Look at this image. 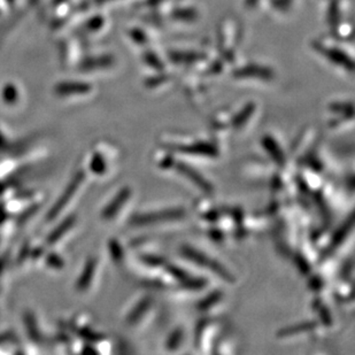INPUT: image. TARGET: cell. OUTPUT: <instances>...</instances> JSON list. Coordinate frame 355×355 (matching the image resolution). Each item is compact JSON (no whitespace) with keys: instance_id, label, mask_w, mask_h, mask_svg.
<instances>
[{"instance_id":"6da1fadb","label":"cell","mask_w":355,"mask_h":355,"mask_svg":"<svg viewBox=\"0 0 355 355\" xmlns=\"http://www.w3.org/2000/svg\"><path fill=\"white\" fill-rule=\"evenodd\" d=\"M312 49L318 55L327 61L330 66L353 74L354 54L353 47L347 45V40L334 37H321L313 40Z\"/></svg>"},{"instance_id":"7a4b0ae2","label":"cell","mask_w":355,"mask_h":355,"mask_svg":"<svg viewBox=\"0 0 355 355\" xmlns=\"http://www.w3.org/2000/svg\"><path fill=\"white\" fill-rule=\"evenodd\" d=\"M241 24L232 17L225 19L218 28V53L223 64H234L237 61V53L241 46Z\"/></svg>"},{"instance_id":"3957f363","label":"cell","mask_w":355,"mask_h":355,"mask_svg":"<svg viewBox=\"0 0 355 355\" xmlns=\"http://www.w3.org/2000/svg\"><path fill=\"white\" fill-rule=\"evenodd\" d=\"M232 76L236 80H261V82H272L275 78V73L270 66L257 61L246 62L232 71Z\"/></svg>"},{"instance_id":"277c9868","label":"cell","mask_w":355,"mask_h":355,"mask_svg":"<svg viewBox=\"0 0 355 355\" xmlns=\"http://www.w3.org/2000/svg\"><path fill=\"white\" fill-rule=\"evenodd\" d=\"M182 254L189 260L196 262L197 265L205 267V268L211 269V272L223 278L225 281H234V277L230 275V272L223 266L220 265L218 261H215L213 259L208 258L207 255L197 251L196 248L184 246V248H182Z\"/></svg>"},{"instance_id":"5b68a950","label":"cell","mask_w":355,"mask_h":355,"mask_svg":"<svg viewBox=\"0 0 355 355\" xmlns=\"http://www.w3.org/2000/svg\"><path fill=\"white\" fill-rule=\"evenodd\" d=\"M168 13L171 14L169 17L175 24H195L200 17L198 7L183 0H174Z\"/></svg>"},{"instance_id":"8992f818","label":"cell","mask_w":355,"mask_h":355,"mask_svg":"<svg viewBox=\"0 0 355 355\" xmlns=\"http://www.w3.org/2000/svg\"><path fill=\"white\" fill-rule=\"evenodd\" d=\"M185 216L184 209L182 208H173L164 211H153L148 214L137 215L132 218V223L136 225H151L158 222L175 221Z\"/></svg>"},{"instance_id":"52a82bcc","label":"cell","mask_w":355,"mask_h":355,"mask_svg":"<svg viewBox=\"0 0 355 355\" xmlns=\"http://www.w3.org/2000/svg\"><path fill=\"white\" fill-rule=\"evenodd\" d=\"M84 181L83 171H78V174L75 175L71 183L68 184L67 188L64 189V193L60 196L59 200L55 202L53 207L51 208V211L47 214V220L52 221L54 218H57L58 215L60 214V211H64V207L67 206L71 198L74 197L75 193L80 188L82 182Z\"/></svg>"},{"instance_id":"ba28073f","label":"cell","mask_w":355,"mask_h":355,"mask_svg":"<svg viewBox=\"0 0 355 355\" xmlns=\"http://www.w3.org/2000/svg\"><path fill=\"white\" fill-rule=\"evenodd\" d=\"M131 190L129 188L121 189L118 195L115 196L114 199L104 208V211H101V216L105 220H112L115 215L118 214L121 211V208L127 202L128 199L130 198Z\"/></svg>"},{"instance_id":"9c48e42d","label":"cell","mask_w":355,"mask_h":355,"mask_svg":"<svg viewBox=\"0 0 355 355\" xmlns=\"http://www.w3.org/2000/svg\"><path fill=\"white\" fill-rule=\"evenodd\" d=\"M178 171L181 174L184 175L185 178H189L193 184L197 185L198 188H200L202 191L206 192V193L213 192V187H211V183L188 164H182V162L178 164Z\"/></svg>"},{"instance_id":"30bf717a","label":"cell","mask_w":355,"mask_h":355,"mask_svg":"<svg viewBox=\"0 0 355 355\" xmlns=\"http://www.w3.org/2000/svg\"><path fill=\"white\" fill-rule=\"evenodd\" d=\"M181 151L188 155H204V157H211L216 158L218 155V148L214 145L208 144V143H197V144L188 145V146H181Z\"/></svg>"},{"instance_id":"8fae6325","label":"cell","mask_w":355,"mask_h":355,"mask_svg":"<svg viewBox=\"0 0 355 355\" xmlns=\"http://www.w3.org/2000/svg\"><path fill=\"white\" fill-rule=\"evenodd\" d=\"M96 267H97L96 260L94 259H89L87 263H85L83 272H82L78 282H76V288H78V291H85L90 286L92 279H94Z\"/></svg>"},{"instance_id":"7c38bea8","label":"cell","mask_w":355,"mask_h":355,"mask_svg":"<svg viewBox=\"0 0 355 355\" xmlns=\"http://www.w3.org/2000/svg\"><path fill=\"white\" fill-rule=\"evenodd\" d=\"M131 37L135 43L144 46V49L151 46L155 40V34H152L151 31L146 27L135 28L134 31H131Z\"/></svg>"},{"instance_id":"4fadbf2b","label":"cell","mask_w":355,"mask_h":355,"mask_svg":"<svg viewBox=\"0 0 355 355\" xmlns=\"http://www.w3.org/2000/svg\"><path fill=\"white\" fill-rule=\"evenodd\" d=\"M262 145L279 166L284 164V155H283V151H282L279 145L277 144V141L274 138L270 137V136H266L262 139Z\"/></svg>"},{"instance_id":"5bb4252c","label":"cell","mask_w":355,"mask_h":355,"mask_svg":"<svg viewBox=\"0 0 355 355\" xmlns=\"http://www.w3.org/2000/svg\"><path fill=\"white\" fill-rule=\"evenodd\" d=\"M318 323L316 322H304L300 324L292 325V327H288V328L283 329L281 331L278 332V337H290V336L298 335L300 332L311 331L316 328Z\"/></svg>"},{"instance_id":"9a60e30c","label":"cell","mask_w":355,"mask_h":355,"mask_svg":"<svg viewBox=\"0 0 355 355\" xmlns=\"http://www.w3.org/2000/svg\"><path fill=\"white\" fill-rule=\"evenodd\" d=\"M255 110H257V105L254 103H248V104L245 105L243 110L232 120V127H243L251 119L252 115L254 114Z\"/></svg>"},{"instance_id":"2e32d148","label":"cell","mask_w":355,"mask_h":355,"mask_svg":"<svg viewBox=\"0 0 355 355\" xmlns=\"http://www.w3.org/2000/svg\"><path fill=\"white\" fill-rule=\"evenodd\" d=\"M74 221V216L66 218L60 225H58V228L54 229L53 232H51L50 235H49V238H47V241L51 243V244H53L55 241H59V239L73 227Z\"/></svg>"},{"instance_id":"e0dca14e","label":"cell","mask_w":355,"mask_h":355,"mask_svg":"<svg viewBox=\"0 0 355 355\" xmlns=\"http://www.w3.org/2000/svg\"><path fill=\"white\" fill-rule=\"evenodd\" d=\"M150 306H151L150 298L141 299V302H138L137 306L131 311L130 314L128 316V322L129 323H136V322L139 321L141 316L148 312Z\"/></svg>"},{"instance_id":"ac0fdd59","label":"cell","mask_w":355,"mask_h":355,"mask_svg":"<svg viewBox=\"0 0 355 355\" xmlns=\"http://www.w3.org/2000/svg\"><path fill=\"white\" fill-rule=\"evenodd\" d=\"M353 225V218L352 216L349 218V221L345 222L344 225L340 227V228L337 230V232L334 234V237H332L331 244L334 248L336 246H339V244L342 243L344 239H345L346 236L349 234V230L352 229Z\"/></svg>"},{"instance_id":"d6986e66","label":"cell","mask_w":355,"mask_h":355,"mask_svg":"<svg viewBox=\"0 0 355 355\" xmlns=\"http://www.w3.org/2000/svg\"><path fill=\"white\" fill-rule=\"evenodd\" d=\"M90 169L96 175H103L106 173L107 164H106V161L99 153H96L92 157V159H91Z\"/></svg>"},{"instance_id":"ffe728a7","label":"cell","mask_w":355,"mask_h":355,"mask_svg":"<svg viewBox=\"0 0 355 355\" xmlns=\"http://www.w3.org/2000/svg\"><path fill=\"white\" fill-rule=\"evenodd\" d=\"M222 293L220 291H215L213 292V293H211V295H207L206 298L202 300V302L198 305V307L199 309H202V311H205V309H208L209 307H211V306L215 305V304H218V302H220V299H221Z\"/></svg>"},{"instance_id":"44dd1931","label":"cell","mask_w":355,"mask_h":355,"mask_svg":"<svg viewBox=\"0 0 355 355\" xmlns=\"http://www.w3.org/2000/svg\"><path fill=\"white\" fill-rule=\"evenodd\" d=\"M182 339H183V330L182 329H176L171 337L167 340V349L174 351L178 349L180 344H181Z\"/></svg>"},{"instance_id":"7402d4cb","label":"cell","mask_w":355,"mask_h":355,"mask_svg":"<svg viewBox=\"0 0 355 355\" xmlns=\"http://www.w3.org/2000/svg\"><path fill=\"white\" fill-rule=\"evenodd\" d=\"M26 322H27L28 332H29L31 338L33 339V340H35V342H37L40 337L37 325H36V321H35V318H33V316H27V318H26Z\"/></svg>"},{"instance_id":"603a6c76","label":"cell","mask_w":355,"mask_h":355,"mask_svg":"<svg viewBox=\"0 0 355 355\" xmlns=\"http://www.w3.org/2000/svg\"><path fill=\"white\" fill-rule=\"evenodd\" d=\"M183 284H184L188 288L198 290V288H204L205 285H206V279H204V278L189 277L188 279H185V281L183 282Z\"/></svg>"},{"instance_id":"cb8c5ba5","label":"cell","mask_w":355,"mask_h":355,"mask_svg":"<svg viewBox=\"0 0 355 355\" xmlns=\"http://www.w3.org/2000/svg\"><path fill=\"white\" fill-rule=\"evenodd\" d=\"M168 272H171V275L174 276L175 278H178L181 282H184L185 279H188L189 276L187 275V272L184 270H182V269L178 268V267H175V266H169L167 268Z\"/></svg>"},{"instance_id":"d4e9b609","label":"cell","mask_w":355,"mask_h":355,"mask_svg":"<svg viewBox=\"0 0 355 355\" xmlns=\"http://www.w3.org/2000/svg\"><path fill=\"white\" fill-rule=\"evenodd\" d=\"M46 262L51 268H61L62 263H64L62 259L60 257H58L55 253H52V255H50V258L47 259Z\"/></svg>"},{"instance_id":"484cf974","label":"cell","mask_w":355,"mask_h":355,"mask_svg":"<svg viewBox=\"0 0 355 355\" xmlns=\"http://www.w3.org/2000/svg\"><path fill=\"white\" fill-rule=\"evenodd\" d=\"M111 253L112 257L114 260L119 261L122 258V248H121L120 244H119L118 241H112L111 243Z\"/></svg>"},{"instance_id":"4316f807","label":"cell","mask_w":355,"mask_h":355,"mask_svg":"<svg viewBox=\"0 0 355 355\" xmlns=\"http://www.w3.org/2000/svg\"><path fill=\"white\" fill-rule=\"evenodd\" d=\"M143 260H144L148 265L151 266H161L164 263L162 259L155 258V257H145V258H143Z\"/></svg>"},{"instance_id":"83f0119b","label":"cell","mask_w":355,"mask_h":355,"mask_svg":"<svg viewBox=\"0 0 355 355\" xmlns=\"http://www.w3.org/2000/svg\"><path fill=\"white\" fill-rule=\"evenodd\" d=\"M322 320L324 322L325 324H331V318L329 314L328 309H322Z\"/></svg>"}]
</instances>
